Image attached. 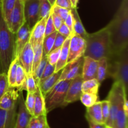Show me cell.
<instances>
[{
	"label": "cell",
	"mask_w": 128,
	"mask_h": 128,
	"mask_svg": "<svg viewBox=\"0 0 128 128\" xmlns=\"http://www.w3.org/2000/svg\"><path fill=\"white\" fill-rule=\"evenodd\" d=\"M110 32L113 54L128 46V0H122L113 18L106 26Z\"/></svg>",
	"instance_id": "obj_1"
},
{
	"label": "cell",
	"mask_w": 128,
	"mask_h": 128,
	"mask_svg": "<svg viewBox=\"0 0 128 128\" xmlns=\"http://www.w3.org/2000/svg\"><path fill=\"white\" fill-rule=\"evenodd\" d=\"M85 41L86 48L84 56L99 61L103 58L109 60L114 55L110 32L106 26L94 33L88 34Z\"/></svg>",
	"instance_id": "obj_2"
},
{
	"label": "cell",
	"mask_w": 128,
	"mask_h": 128,
	"mask_svg": "<svg viewBox=\"0 0 128 128\" xmlns=\"http://www.w3.org/2000/svg\"><path fill=\"white\" fill-rule=\"evenodd\" d=\"M14 40L15 34L8 27L0 2V60L4 73L7 74L10 64L14 59Z\"/></svg>",
	"instance_id": "obj_3"
},
{
	"label": "cell",
	"mask_w": 128,
	"mask_h": 128,
	"mask_svg": "<svg viewBox=\"0 0 128 128\" xmlns=\"http://www.w3.org/2000/svg\"><path fill=\"white\" fill-rule=\"evenodd\" d=\"M108 61V76L111 77L114 82L122 84L128 93V46L114 54Z\"/></svg>",
	"instance_id": "obj_4"
},
{
	"label": "cell",
	"mask_w": 128,
	"mask_h": 128,
	"mask_svg": "<svg viewBox=\"0 0 128 128\" xmlns=\"http://www.w3.org/2000/svg\"><path fill=\"white\" fill-rule=\"evenodd\" d=\"M71 81L72 80L58 81L54 86L44 96L47 114L58 108L64 107V100Z\"/></svg>",
	"instance_id": "obj_5"
},
{
	"label": "cell",
	"mask_w": 128,
	"mask_h": 128,
	"mask_svg": "<svg viewBox=\"0 0 128 128\" xmlns=\"http://www.w3.org/2000/svg\"><path fill=\"white\" fill-rule=\"evenodd\" d=\"M128 95V93L124 91L123 86L118 82H114L112 88L109 92L107 100L110 101V112L108 119L105 124L112 128L115 121L116 114L118 113L120 105L123 101L124 95Z\"/></svg>",
	"instance_id": "obj_6"
},
{
	"label": "cell",
	"mask_w": 128,
	"mask_h": 128,
	"mask_svg": "<svg viewBox=\"0 0 128 128\" xmlns=\"http://www.w3.org/2000/svg\"><path fill=\"white\" fill-rule=\"evenodd\" d=\"M24 15L25 21L30 30L41 20L39 0H24Z\"/></svg>",
	"instance_id": "obj_7"
},
{
	"label": "cell",
	"mask_w": 128,
	"mask_h": 128,
	"mask_svg": "<svg viewBox=\"0 0 128 128\" xmlns=\"http://www.w3.org/2000/svg\"><path fill=\"white\" fill-rule=\"evenodd\" d=\"M25 22L23 2L16 0L14 8L10 14L8 21L6 22L7 26L10 31L15 34Z\"/></svg>",
	"instance_id": "obj_8"
},
{
	"label": "cell",
	"mask_w": 128,
	"mask_h": 128,
	"mask_svg": "<svg viewBox=\"0 0 128 128\" xmlns=\"http://www.w3.org/2000/svg\"><path fill=\"white\" fill-rule=\"evenodd\" d=\"M86 43L84 39L73 34L70 39L67 63L83 57L86 51Z\"/></svg>",
	"instance_id": "obj_9"
},
{
	"label": "cell",
	"mask_w": 128,
	"mask_h": 128,
	"mask_svg": "<svg viewBox=\"0 0 128 128\" xmlns=\"http://www.w3.org/2000/svg\"><path fill=\"white\" fill-rule=\"evenodd\" d=\"M84 56L72 62L67 63L62 69V72L59 81L64 80H72L82 74Z\"/></svg>",
	"instance_id": "obj_10"
},
{
	"label": "cell",
	"mask_w": 128,
	"mask_h": 128,
	"mask_svg": "<svg viewBox=\"0 0 128 128\" xmlns=\"http://www.w3.org/2000/svg\"><path fill=\"white\" fill-rule=\"evenodd\" d=\"M31 117L25 106L24 100L22 91H20L18 100L17 114L14 128H28Z\"/></svg>",
	"instance_id": "obj_11"
},
{
	"label": "cell",
	"mask_w": 128,
	"mask_h": 128,
	"mask_svg": "<svg viewBox=\"0 0 128 128\" xmlns=\"http://www.w3.org/2000/svg\"><path fill=\"white\" fill-rule=\"evenodd\" d=\"M83 81L81 75L72 80L64 100L65 106L69 104L80 100V98L82 94V84Z\"/></svg>",
	"instance_id": "obj_12"
},
{
	"label": "cell",
	"mask_w": 128,
	"mask_h": 128,
	"mask_svg": "<svg viewBox=\"0 0 128 128\" xmlns=\"http://www.w3.org/2000/svg\"><path fill=\"white\" fill-rule=\"evenodd\" d=\"M31 30L25 22L15 34L14 59L17 58L26 44L30 42Z\"/></svg>",
	"instance_id": "obj_13"
},
{
	"label": "cell",
	"mask_w": 128,
	"mask_h": 128,
	"mask_svg": "<svg viewBox=\"0 0 128 128\" xmlns=\"http://www.w3.org/2000/svg\"><path fill=\"white\" fill-rule=\"evenodd\" d=\"M20 92V91L16 88L9 87L0 99V109L9 111L17 107Z\"/></svg>",
	"instance_id": "obj_14"
},
{
	"label": "cell",
	"mask_w": 128,
	"mask_h": 128,
	"mask_svg": "<svg viewBox=\"0 0 128 128\" xmlns=\"http://www.w3.org/2000/svg\"><path fill=\"white\" fill-rule=\"evenodd\" d=\"M17 58L19 64L23 68L26 74H32L34 51L30 42L26 44Z\"/></svg>",
	"instance_id": "obj_15"
},
{
	"label": "cell",
	"mask_w": 128,
	"mask_h": 128,
	"mask_svg": "<svg viewBox=\"0 0 128 128\" xmlns=\"http://www.w3.org/2000/svg\"><path fill=\"white\" fill-rule=\"evenodd\" d=\"M46 20V18L41 19L31 31L30 43L32 48L38 44L42 43L44 38Z\"/></svg>",
	"instance_id": "obj_16"
},
{
	"label": "cell",
	"mask_w": 128,
	"mask_h": 128,
	"mask_svg": "<svg viewBox=\"0 0 128 128\" xmlns=\"http://www.w3.org/2000/svg\"><path fill=\"white\" fill-rule=\"evenodd\" d=\"M98 61L93 60L90 57L84 56V62L82 66V76L83 81L96 79Z\"/></svg>",
	"instance_id": "obj_17"
},
{
	"label": "cell",
	"mask_w": 128,
	"mask_h": 128,
	"mask_svg": "<svg viewBox=\"0 0 128 128\" xmlns=\"http://www.w3.org/2000/svg\"><path fill=\"white\" fill-rule=\"evenodd\" d=\"M17 107L9 111L0 109V128H14Z\"/></svg>",
	"instance_id": "obj_18"
},
{
	"label": "cell",
	"mask_w": 128,
	"mask_h": 128,
	"mask_svg": "<svg viewBox=\"0 0 128 128\" xmlns=\"http://www.w3.org/2000/svg\"><path fill=\"white\" fill-rule=\"evenodd\" d=\"M61 72H62V70L54 72L51 76H49L44 80H41L39 82L38 86L40 88V91L42 92L43 96H44L48 92H49L58 82L59 79L61 74Z\"/></svg>",
	"instance_id": "obj_19"
},
{
	"label": "cell",
	"mask_w": 128,
	"mask_h": 128,
	"mask_svg": "<svg viewBox=\"0 0 128 128\" xmlns=\"http://www.w3.org/2000/svg\"><path fill=\"white\" fill-rule=\"evenodd\" d=\"M70 11L73 18V34L78 35L85 40L88 36V33L86 32L81 22L80 15L77 11V8H72Z\"/></svg>",
	"instance_id": "obj_20"
},
{
	"label": "cell",
	"mask_w": 128,
	"mask_h": 128,
	"mask_svg": "<svg viewBox=\"0 0 128 128\" xmlns=\"http://www.w3.org/2000/svg\"><path fill=\"white\" fill-rule=\"evenodd\" d=\"M35 102L34 108V113L32 116H38L40 115H47L45 108V102L44 96L38 88L37 91L34 93Z\"/></svg>",
	"instance_id": "obj_21"
},
{
	"label": "cell",
	"mask_w": 128,
	"mask_h": 128,
	"mask_svg": "<svg viewBox=\"0 0 128 128\" xmlns=\"http://www.w3.org/2000/svg\"><path fill=\"white\" fill-rule=\"evenodd\" d=\"M71 37L68 38L66 40L65 42L62 44L61 50V53H60V58L58 61L55 67L54 72H58L62 70L66 64H67L68 58L69 53V46H70V42Z\"/></svg>",
	"instance_id": "obj_22"
},
{
	"label": "cell",
	"mask_w": 128,
	"mask_h": 128,
	"mask_svg": "<svg viewBox=\"0 0 128 128\" xmlns=\"http://www.w3.org/2000/svg\"><path fill=\"white\" fill-rule=\"evenodd\" d=\"M86 114L98 123H104L102 119L101 101H98L91 107L87 108Z\"/></svg>",
	"instance_id": "obj_23"
},
{
	"label": "cell",
	"mask_w": 128,
	"mask_h": 128,
	"mask_svg": "<svg viewBox=\"0 0 128 128\" xmlns=\"http://www.w3.org/2000/svg\"><path fill=\"white\" fill-rule=\"evenodd\" d=\"M108 77V61L106 58L98 61L96 80L100 84Z\"/></svg>",
	"instance_id": "obj_24"
},
{
	"label": "cell",
	"mask_w": 128,
	"mask_h": 128,
	"mask_svg": "<svg viewBox=\"0 0 128 128\" xmlns=\"http://www.w3.org/2000/svg\"><path fill=\"white\" fill-rule=\"evenodd\" d=\"M101 84L96 79L84 81L82 84V92L83 93H90L98 94Z\"/></svg>",
	"instance_id": "obj_25"
},
{
	"label": "cell",
	"mask_w": 128,
	"mask_h": 128,
	"mask_svg": "<svg viewBox=\"0 0 128 128\" xmlns=\"http://www.w3.org/2000/svg\"><path fill=\"white\" fill-rule=\"evenodd\" d=\"M47 115L31 116L28 128H50L47 121Z\"/></svg>",
	"instance_id": "obj_26"
},
{
	"label": "cell",
	"mask_w": 128,
	"mask_h": 128,
	"mask_svg": "<svg viewBox=\"0 0 128 128\" xmlns=\"http://www.w3.org/2000/svg\"><path fill=\"white\" fill-rule=\"evenodd\" d=\"M18 64L19 62L18 58L14 59L13 61L10 64V67H9L8 70V82L9 87L10 88H15L16 71H17V68Z\"/></svg>",
	"instance_id": "obj_27"
},
{
	"label": "cell",
	"mask_w": 128,
	"mask_h": 128,
	"mask_svg": "<svg viewBox=\"0 0 128 128\" xmlns=\"http://www.w3.org/2000/svg\"><path fill=\"white\" fill-rule=\"evenodd\" d=\"M123 101L120 105L118 113L116 114L115 121L114 122L113 126L112 128H128V118L126 114L124 112L122 108Z\"/></svg>",
	"instance_id": "obj_28"
},
{
	"label": "cell",
	"mask_w": 128,
	"mask_h": 128,
	"mask_svg": "<svg viewBox=\"0 0 128 128\" xmlns=\"http://www.w3.org/2000/svg\"><path fill=\"white\" fill-rule=\"evenodd\" d=\"M37 83L34 78L32 74H27L25 81L20 88V91H26L29 93H35L38 90Z\"/></svg>",
	"instance_id": "obj_29"
},
{
	"label": "cell",
	"mask_w": 128,
	"mask_h": 128,
	"mask_svg": "<svg viewBox=\"0 0 128 128\" xmlns=\"http://www.w3.org/2000/svg\"><path fill=\"white\" fill-rule=\"evenodd\" d=\"M16 0H1V8L2 16L6 22L8 21L10 14L14 8Z\"/></svg>",
	"instance_id": "obj_30"
},
{
	"label": "cell",
	"mask_w": 128,
	"mask_h": 128,
	"mask_svg": "<svg viewBox=\"0 0 128 128\" xmlns=\"http://www.w3.org/2000/svg\"><path fill=\"white\" fill-rule=\"evenodd\" d=\"M57 33L58 31H56L48 36H45L44 38L43 41H42V50L44 54L48 55L52 50Z\"/></svg>",
	"instance_id": "obj_31"
},
{
	"label": "cell",
	"mask_w": 128,
	"mask_h": 128,
	"mask_svg": "<svg viewBox=\"0 0 128 128\" xmlns=\"http://www.w3.org/2000/svg\"><path fill=\"white\" fill-rule=\"evenodd\" d=\"M32 48H33L34 51V58L32 67V74L34 72L36 69L39 66L41 61V59H42V54H43L42 43L38 44L36 45Z\"/></svg>",
	"instance_id": "obj_32"
},
{
	"label": "cell",
	"mask_w": 128,
	"mask_h": 128,
	"mask_svg": "<svg viewBox=\"0 0 128 128\" xmlns=\"http://www.w3.org/2000/svg\"><path fill=\"white\" fill-rule=\"evenodd\" d=\"M48 62V58L47 55L44 54L43 53L42 54V59H41V61L40 62V64L38 66L37 68L36 69V70L34 71V72L32 74V76H33L34 78L35 81H36L37 84H38L39 82H40V80H41V78L42 76V73H43V71L44 70L45 67H46V65Z\"/></svg>",
	"instance_id": "obj_33"
},
{
	"label": "cell",
	"mask_w": 128,
	"mask_h": 128,
	"mask_svg": "<svg viewBox=\"0 0 128 128\" xmlns=\"http://www.w3.org/2000/svg\"><path fill=\"white\" fill-rule=\"evenodd\" d=\"M98 94L90 93H83L81 94L80 98V101L86 108H89L94 104L96 102H98Z\"/></svg>",
	"instance_id": "obj_34"
},
{
	"label": "cell",
	"mask_w": 128,
	"mask_h": 128,
	"mask_svg": "<svg viewBox=\"0 0 128 128\" xmlns=\"http://www.w3.org/2000/svg\"><path fill=\"white\" fill-rule=\"evenodd\" d=\"M40 1V12L41 18L48 19L51 13L52 5L48 0H39Z\"/></svg>",
	"instance_id": "obj_35"
},
{
	"label": "cell",
	"mask_w": 128,
	"mask_h": 128,
	"mask_svg": "<svg viewBox=\"0 0 128 128\" xmlns=\"http://www.w3.org/2000/svg\"><path fill=\"white\" fill-rule=\"evenodd\" d=\"M26 72L23 69V68L19 64L17 68V71H16V84L15 88L18 89L20 91V88L22 85L23 84L24 82L25 81L26 78Z\"/></svg>",
	"instance_id": "obj_36"
},
{
	"label": "cell",
	"mask_w": 128,
	"mask_h": 128,
	"mask_svg": "<svg viewBox=\"0 0 128 128\" xmlns=\"http://www.w3.org/2000/svg\"><path fill=\"white\" fill-rule=\"evenodd\" d=\"M34 102H35V97L34 93H29L28 92L27 96H26V100L24 101L25 106L28 111L29 113L31 115V116H33L34 113Z\"/></svg>",
	"instance_id": "obj_37"
},
{
	"label": "cell",
	"mask_w": 128,
	"mask_h": 128,
	"mask_svg": "<svg viewBox=\"0 0 128 128\" xmlns=\"http://www.w3.org/2000/svg\"><path fill=\"white\" fill-rule=\"evenodd\" d=\"M70 11L71 10H68V9L66 8H63L60 7V6H58L54 4L52 6L51 11L52 12H53L54 14H55L56 15H57V16H60L64 21L66 18L68 17V14H70Z\"/></svg>",
	"instance_id": "obj_38"
},
{
	"label": "cell",
	"mask_w": 128,
	"mask_h": 128,
	"mask_svg": "<svg viewBox=\"0 0 128 128\" xmlns=\"http://www.w3.org/2000/svg\"><path fill=\"white\" fill-rule=\"evenodd\" d=\"M61 48L52 50L47 55L48 62L51 65L56 66V63L60 58V53H61Z\"/></svg>",
	"instance_id": "obj_39"
},
{
	"label": "cell",
	"mask_w": 128,
	"mask_h": 128,
	"mask_svg": "<svg viewBox=\"0 0 128 128\" xmlns=\"http://www.w3.org/2000/svg\"><path fill=\"white\" fill-rule=\"evenodd\" d=\"M8 88L9 85L8 82L7 74L2 72L0 74V99L6 92Z\"/></svg>",
	"instance_id": "obj_40"
},
{
	"label": "cell",
	"mask_w": 128,
	"mask_h": 128,
	"mask_svg": "<svg viewBox=\"0 0 128 128\" xmlns=\"http://www.w3.org/2000/svg\"><path fill=\"white\" fill-rule=\"evenodd\" d=\"M101 111H102V119H103L104 122L106 123L108 119L109 116H110V101H109L108 100L101 101Z\"/></svg>",
	"instance_id": "obj_41"
},
{
	"label": "cell",
	"mask_w": 128,
	"mask_h": 128,
	"mask_svg": "<svg viewBox=\"0 0 128 128\" xmlns=\"http://www.w3.org/2000/svg\"><path fill=\"white\" fill-rule=\"evenodd\" d=\"M56 31V28H55L54 26L53 22H52V19L51 17V13H50V16L47 19L46 22V26H45V36H47L48 35L51 34L52 32Z\"/></svg>",
	"instance_id": "obj_42"
},
{
	"label": "cell",
	"mask_w": 128,
	"mask_h": 128,
	"mask_svg": "<svg viewBox=\"0 0 128 128\" xmlns=\"http://www.w3.org/2000/svg\"><path fill=\"white\" fill-rule=\"evenodd\" d=\"M66 39L67 38H66V37H64V36H62V34H60L58 32L57 34H56V38H55L54 42V45L53 47H52V50H56V49L60 48L62 47V44H63L64 42H65ZM52 50H51V51H52Z\"/></svg>",
	"instance_id": "obj_43"
},
{
	"label": "cell",
	"mask_w": 128,
	"mask_h": 128,
	"mask_svg": "<svg viewBox=\"0 0 128 128\" xmlns=\"http://www.w3.org/2000/svg\"><path fill=\"white\" fill-rule=\"evenodd\" d=\"M55 67H56V66L51 65L48 62L47 64H46V67H45L43 73H42V76H41L40 81H41V80H44V79L46 78L49 77V76H51L52 74L54 73Z\"/></svg>",
	"instance_id": "obj_44"
},
{
	"label": "cell",
	"mask_w": 128,
	"mask_h": 128,
	"mask_svg": "<svg viewBox=\"0 0 128 128\" xmlns=\"http://www.w3.org/2000/svg\"><path fill=\"white\" fill-rule=\"evenodd\" d=\"M54 4L58 6H60V7L70 10H71L72 8L71 0H56Z\"/></svg>",
	"instance_id": "obj_45"
},
{
	"label": "cell",
	"mask_w": 128,
	"mask_h": 128,
	"mask_svg": "<svg viewBox=\"0 0 128 128\" xmlns=\"http://www.w3.org/2000/svg\"><path fill=\"white\" fill-rule=\"evenodd\" d=\"M51 15L52 19V22H53L54 26L56 31H58V30L60 29V28L61 27V25L64 23V21L60 17V16L56 15L55 14H54L53 12H51Z\"/></svg>",
	"instance_id": "obj_46"
},
{
	"label": "cell",
	"mask_w": 128,
	"mask_h": 128,
	"mask_svg": "<svg viewBox=\"0 0 128 128\" xmlns=\"http://www.w3.org/2000/svg\"><path fill=\"white\" fill-rule=\"evenodd\" d=\"M86 120L88 122L90 128H107L108 126L104 123H98L95 121H92L87 114L85 115Z\"/></svg>",
	"instance_id": "obj_47"
},
{
	"label": "cell",
	"mask_w": 128,
	"mask_h": 128,
	"mask_svg": "<svg viewBox=\"0 0 128 128\" xmlns=\"http://www.w3.org/2000/svg\"><path fill=\"white\" fill-rule=\"evenodd\" d=\"M58 32H59L60 34H62V36H64V37H66V38L69 37H71L72 36V33L71 32L70 30H69L68 28L67 27L66 24L64 22L62 25H61V27L58 30Z\"/></svg>",
	"instance_id": "obj_48"
},
{
	"label": "cell",
	"mask_w": 128,
	"mask_h": 128,
	"mask_svg": "<svg viewBox=\"0 0 128 128\" xmlns=\"http://www.w3.org/2000/svg\"><path fill=\"white\" fill-rule=\"evenodd\" d=\"M64 22L67 26L69 30H70L72 34H73V18H72V16L71 13V11H70L68 17L65 20V21H64Z\"/></svg>",
	"instance_id": "obj_49"
},
{
	"label": "cell",
	"mask_w": 128,
	"mask_h": 128,
	"mask_svg": "<svg viewBox=\"0 0 128 128\" xmlns=\"http://www.w3.org/2000/svg\"><path fill=\"white\" fill-rule=\"evenodd\" d=\"M71 4H72V8H77L78 3L79 2V0H71Z\"/></svg>",
	"instance_id": "obj_50"
},
{
	"label": "cell",
	"mask_w": 128,
	"mask_h": 128,
	"mask_svg": "<svg viewBox=\"0 0 128 128\" xmlns=\"http://www.w3.org/2000/svg\"><path fill=\"white\" fill-rule=\"evenodd\" d=\"M48 1L49 2H50V4H51L52 5V6L54 4L55 1H56V0H48Z\"/></svg>",
	"instance_id": "obj_51"
},
{
	"label": "cell",
	"mask_w": 128,
	"mask_h": 128,
	"mask_svg": "<svg viewBox=\"0 0 128 128\" xmlns=\"http://www.w3.org/2000/svg\"><path fill=\"white\" fill-rule=\"evenodd\" d=\"M2 66H1V60H0V74L2 73Z\"/></svg>",
	"instance_id": "obj_52"
},
{
	"label": "cell",
	"mask_w": 128,
	"mask_h": 128,
	"mask_svg": "<svg viewBox=\"0 0 128 128\" xmlns=\"http://www.w3.org/2000/svg\"><path fill=\"white\" fill-rule=\"evenodd\" d=\"M20 1H22V2H23V1H24V0H20Z\"/></svg>",
	"instance_id": "obj_53"
},
{
	"label": "cell",
	"mask_w": 128,
	"mask_h": 128,
	"mask_svg": "<svg viewBox=\"0 0 128 128\" xmlns=\"http://www.w3.org/2000/svg\"><path fill=\"white\" fill-rule=\"evenodd\" d=\"M107 128H110V127H108Z\"/></svg>",
	"instance_id": "obj_54"
},
{
	"label": "cell",
	"mask_w": 128,
	"mask_h": 128,
	"mask_svg": "<svg viewBox=\"0 0 128 128\" xmlns=\"http://www.w3.org/2000/svg\"><path fill=\"white\" fill-rule=\"evenodd\" d=\"M0 2H1V0H0Z\"/></svg>",
	"instance_id": "obj_55"
}]
</instances>
